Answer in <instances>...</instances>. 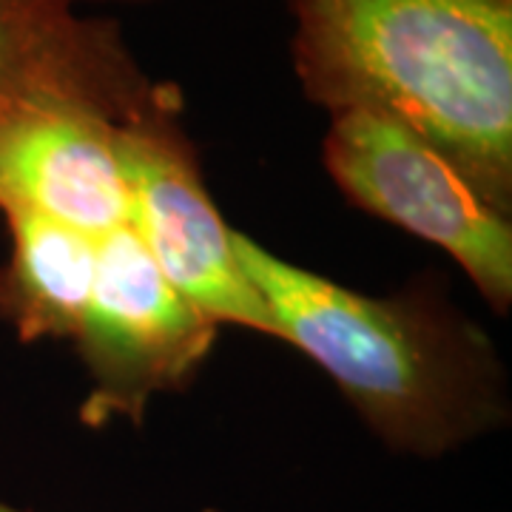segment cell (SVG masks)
Wrapping results in <instances>:
<instances>
[{
    "label": "cell",
    "mask_w": 512,
    "mask_h": 512,
    "mask_svg": "<svg viewBox=\"0 0 512 512\" xmlns=\"http://www.w3.org/2000/svg\"><path fill=\"white\" fill-rule=\"evenodd\" d=\"M3 220L9 256L0 265V322L23 345L74 342L92 296L100 239L37 214Z\"/></svg>",
    "instance_id": "ba28073f"
},
{
    "label": "cell",
    "mask_w": 512,
    "mask_h": 512,
    "mask_svg": "<svg viewBox=\"0 0 512 512\" xmlns=\"http://www.w3.org/2000/svg\"><path fill=\"white\" fill-rule=\"evenodd\" d=\"M154 0H0V97H52L117 123L183 111L177 86L154 80L117 20L89 6Z\"/></svg>",
    "instance_id": "8992f818"
},
{
    "label": "cell",
    "mask_w": 512,
    "mask_h": 512,
    "mask_svg": "<svg viewBox=\"0 0 512 512\" xmlns=\"http://www.w3.org/2000/svg\"><path fill=\"white\" fill-rule=\"evenodd\" d=\"M114 143L131 202L128 228L160 274L217 325L276 339L271 311L239 265L234 228L205 188L183 111L120 123Z\"/></svg>",
    "instance_id": "5b68a950"
},
{
    "label": "cell",
    "mask_w": 512,
    "mask_h": 512,
    "mask_svg": "<svg viewBox=\"0 0 512 512\" xmlns=\"http://www.w3.org/2000/svg\"><path fill=\"white\" fill-rule=\"evenodd\" d=\"M293 72L333 111L421 134L512 214V0H288Z\"/></svg>",
    "instance_id": "6da1fadb"
},
{
    "label": "cell",
    "mask_w": 512,
    "mask_h": 512,
    "mask_svg": "<svg viewBox=\"0 0 512 512\" xmlns=\"http://www.w3.org/2000/svg\"><path fill=\"white\" fill-rule=\"evenodd\" d=\"M234 251L276 339L322 367L393 453L441 458L507 421V376L490 336L433 288L359 293L242 231Z\"/></svg>",
    "instance_id": "7a4b0ae2"
},
{
    "label": "cell",
    "mask_w": 512,
    "mask_h": 512,
    "mask_svg": "<svg viewBox=\"0 0 512 512\" xmlns=\"http://www.w3.org/2000/svg\"><path fill=\"white\" fill-rule=\"evenodd\" d=\"M325 168L362 211L439 245L504 313L512 305V222L421 134L376 109L330 114Z\"/></svg>",
    "instance_id": "3957f363"
},
{
    "label": "cell",
    "mask_w": 512,
    "mask_h": 512,
    "mask_svg": "<svg viewBox=\"0 0 512 512\" xmlns=\"http://www.w3.org/2000/svg\"><path fill=\"white\" fill-rule=\"evenodd\" d=\"M217 330L160 274L128 225L103 237L92 296L74 336L89 376L80 421L140 424L157 396L194 382Z\"/></svg>",
    "instance_id": "277c9868"
},
{
    "label": "cell",
    "mask_w": 512,
    "mask_h": 512,
    "mask_svg": "<svg viewBox=\"0 0 512 512\" xmlns=\"http://www.w3.org/2000/svg\"><path fill=\"white\" fill-rule=\"evenodd\" d=\"M0 512H32V510H23V507H15V504H9L6 498H0Z\"/></svg>",
    "instance_id": "9c48e42d"
},
{
    "label": "cell",
    "mask_w": 512,
    "mask_h": 512,
    "mask_svg": "<svg viewBox=\"0 0 512 512\" xmlns=\"http://www.w3.org/2000/svg\"><path fill=\"white\" fill-rule=\"evenodd\" d=\"M117 126L52 97H0V217L37 214L94 239L126 228Z\"/></svg>",
    "instance_id": "52a82bcc"
}]
</instances>
